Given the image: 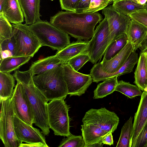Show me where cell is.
Segmentation results:
<instances>
[{"instance_id":"cell-1","label":"cell","mask_w":147,"mask_h":147,"mask_svg":"<svg viewBox=\"0 0 147 147\" xmlns=\"http://www.w3.org/2000/svg\"><path fill=\"white\" fill-rule=\"evenodd\" d=\"M102 20L97 12L61 11L51 17L50 23L76 38L88 41L93 36L96 25Z\"/></svg>"},{"instance_id":"cell-2","label":"cell","mask_w":147,"mask_h":147,"mask_svg":"<svg viewBox=\"0 0 147 147\" xmlns=\"http://www.w3.org/2000/svg\"><path fill=\"white\" fill-rule=\"evenodd\" d=\"M82 135L86 147L99 143L103 138L117 129L119 119L114 112L105 108L91 109L86 112L82 119Z\"/></svg>"},{"instance_id":"cell-3","label":"cell","mask_w":147,"mask_h":147,"mask_svg":"<svg viewBox=\"0 0 147 147\" xmlns=\"http://www.w3.org/2000/svg\"><path fill=\"white\" fill-rule=\"evenodd\" d=\"M63 63L33 76L36 86L49 101L59 98L65 99L68 95L63 77Z\"/></svg>"},{"instance_id":"cell-4","label":"cell","mask_w":147,"mask_h":147,"mask_svg":"<svg viewBox=\"0 0 147 147\" xmlns=\"http://www.w3.org/2000/svg\"><path fill=\"white\" fill-rule=\"evenodd\" d=\"M21 25L34 34L42 47L48 46L59 51L70 43L68 34L47 21L40 19L32 25Z\"/></svg>"},{"instance_id":"cell-5","label":"cell","mask_w":147,"mask_h":147,"mask_svg":"<svg viewBox=\"0 0 147 147\" xmlns=\"http://www.w3.org/2000/svg\"><path fill=\"white\" fill-rule=\"evenodd\" d=\"M64 100L55 99L48 103V122L55 135L67 137L71 134L70 131L71 119L68 115L70 107Z\"/></svg>"},{"instance_id":"cell-6","label":"cell","mask_w":147,"mask_h":147,"mask_svg":"<svg viewBox=\"0 0 147 147\" xmlns=\"http://www.w3.org/2000/svg\"><path fill=\"white\" fill-rule=\"evenodd\" d=\"M0 138L5 147H20L21 143L15 134V113L11 98L0 100Z\"/></svg>"},{"instance_id":"cell-7","label":"cell","mask_w":147,"mask_h":147,"mask_svg":"<svg viewBox=\"0 0 147 147\" xmlns=\"http://www.w3.org/2000/svg\"><path fill=\"white\" fill-rule=\"evenodd\" d=\"M32 104L35 125L39 127L46 136L50 129L48 122L47 104L49 100L36 86L33 82L29 85H23Z\"/></svg>"},{"instance_id":"cell-8","label":"cell","mask_w":147,"mask_h":147,"mask_svg":"<svg viewBox=\"0 0 147 147\" xmlns=\"http://www.w3.org/2000/svg\"><path fill=\"white\" fill-rule=\"evenodd\" d=\"M16 41V53L14 56L33 57L42 47L40 42L30 31L21 24H12Z\"/></svg>"},{"instance_id":"cell-9","label":"cell","mask_w":147,"mask_h":147,"mask_svg":"<svg viewBox=\"0 0 147 147\" xmlns=\"http://www.w3.org/2000/svg\"><path fill=\"white\" fill-rule=\"evenodd\" d=\"M109 36L108 24L105 17L97 26L84 53L89 56V61L93 64L100 60L107 46Z\"/></svg>"},{"instance_id":"cell-10","label":"cell","mask_w":147,"mask_h":147,"mask_svg":"<svg viewBox=\"0 0 147 147\" xmlns=\"http://www.w3.org/2000/svg\"><path fill=\"white\" fill-rule=\"evenodd\" d=\"M15 115L27 124L32 126L34 117L32 107L23 85L18 82L11 98Z\"/></svg>"},{"instance_id":"cell-11","label":"cell","mask_w":147,"mask_h":147,"mask_svg":"<svg viewBox=\"0 0 147 147\" xmlns=\"http://www.w3.org/2000/svg\"><path fill=\"white\" fill-rule=\"evenodd\" d=\"M102 13L106 18L108 24V46L122 35L127 34L131 18L129 16L125 15L115 9L112 5L104 8L102 10Z\"/></svg>"},{"instance_id":"cell-12","label":"cell","mask_w":147,"mask_h":147,"mask_svg":"<svg viewBox=\"0 0 147 147\" xmlns=\"http://www.w3.org/2000/svg\"><path fill=\"white\" fill-rule=\"evenodd\" d=\"M63 77L68 90V94L80 96L85 93L91 84V75L80 73L74 70L67 63H63Z\"/></svg>"},{"instance_id":"cell-13","label":"cell","mask_w":147,"mask_h":147,"mask_svg":"<svg viewBox=\"0 0 147 147\" xmlns=\"http://www.w3.org/2000/svg\"><path fill=\"white\" fill-rule=\"evenodd\" d=\"M15 134L21 143L38 144L44 147L49 146L46 143L45 135L39 129L34 128L22 121L15 115L14 119Z\"/></svg>"},{"instance_id":"cell-14","label":"cell","mask_w":147,"mask_h":147,"mask_svg":"<svg viewBox=\"0 0 147 147\" xmlns=\"http://www.w3.org/2000/svg\"><path fill=\"white\" fill-rule=\"evenodd\" d=\"M138 60L137 53L136 51H132L119 69L112 74H108L103 72L99 63H97L94 65L90 71V74L92 77V81L98 83L111 78L130 73L133 71L134 66L138 63Z\"/></svg>"},{"instance_id":"cell-15","label":"cell","mask_w":147,"mask_h":147,"mask_svg":"<svg viewBox=\"0 0 147 147\" xmlns=\"http://www.w3.org/2000/svg\"><path fill=\"white\" fill-rule=\"evenodd\" d=\"M147 123V92L143 91L135 113L129 147H134L136 140Z\"/></svg>"},{"instance_id":"cell-16","label":"cell","mask_w":147,"mask_h":147,"mask_svg":"<svg viewBox=\"0 0 147 147\" xmlns=\"http://www.w3.org/2000/svg\"><path fill=\"white\" fill-rule=\"evenodd\" d=\"M134 51L132 44L129 41L125 47L115 56L108 61L102 60L99 63L101 69L108 74H114L123 65Z\"/></svg>"},{"instance_id":"cell-17","label":"cell","mask_w":147,"mask_h":147,"mask_svg":"<svg viewBox=\"0 0 147 147\" xmlns=\"http://www.w3.org/2000/svg\"><path fill=\"white\" fill-rule=\"evenodd\" d=\"M70 43L61 50L57 51L56 56L63 63L67 62L74 57L83 53L86 51L89 41H83L80 39Z\"/></svg>"},{"instance_id":"cell-18","label":"cell","mask_w":147,"mask_h":147,"mask_svg":"<svg viewBox=\"0 0 147 147\" xmlns=\"http://www.w3.org/2000/svg\"><path fill=\"white\" fill-rule=\"evenodd\" d=\"M25 19L26 25L33 24L40 20V0H18Z\"/></svg>"},{"instance_id":"cell-19","label":"cell","mask_w":147,"mask_h":147,"mask_svg":"<svg viewBox=\"0 0 147 147\" xmlns=\"http://www.w3.org/2000/svg\"><path fill=\"white\" fill-rule=\"evenodd\" d=\"M147 33V27L131 19L127 35L129 41L132 44L134 51L139 48Z\"/></svg>"},{"instance_id":"cell-20","label":"cell","mask_w":147,"mask_h":147,"mask_svg":"<svg viewBox=\"0 0 147 147\" xmlns=\"http://www.w3.org/2000/svg\"><path fill=\"white\" fill-rule=\"evenodd\" d=\"M134 74V83L141 90L147 92V67L143 52H140Z\"/></svg>"},{"instance_id":"cell-21","label":"cell","mask_w":147,"mask_h":147,"mask_svg":"<svg viewBox=\"0 0 147 147\" xmlns=\"http://www.w3.org/2000/svg\"><path fill=\"white\" fill-rule=\"evenodd\" d=\"M2 13L13 24H20L24 22V16L18 0H8Z\"/></svg>"},{"instance_id":"cell-22","label":"cell","mask_w":147,"mask_h":147,"mask_svg":"<svg viewBox=\"0 0 147 147\" xmlns=\"http://www.w3.org/2000/svg\"><path fill=\"white\" fill-rule=\"evenodd\" d=\"M63 63L55 55L48 57L33 62L29 70L34 75H37Z\"/></svg>"},{"instance_id":"cell-23","label":"cell","mask_w":147,"mask_h":147,"mask_svg":"<svg viewBox=\"0 0 147 147\" xmlns=\"http://www.w3.org/2000/svg\"><path fill=\"white\" fill-rule=\"evenodd\" d=\"M31 58L26 56H11L0 61V72L10 73L28 62Z\"/></svg>"},{"instance_id":"cell-24","label":"cell","mask_w":147,"mask_h":147,"mask_svg":"<svg viewBox=\"0 0 147 147\" xmlns=\"http://www.w3.org/2000/svg\"><path fill=\"white\" fill-rule=\"evenodd\" d=\"M10 73L0 72V99L11 98L15 85V79Z\"/></svg>"},{"instance_id":"cell-25","label":"cell","mask_w":147,"mask_h":147,"mask_svg":"<svg viewBox=\"0 0 147 147\" xmlns=\"http://www.w3.org/2000/svg\"><path fill=\"white\" fill-rule=\"evenodd\" d=\"M129 41L127 35L124 34L115 40L107 47L103 60L108 61L115 56Z\"/></svg>"},{"instance_id":"cell-26","label":"cell","mask_w":147,"mask_h":147,"mask_svg":"<svg viewBox=\"0 0 147 147\" xmlns=\"http://www.w3.org/2000/svg\"><path fill=\"white\" fill-rule=\"evenodd\" d=\"M117 77L110 78L98 84L94 91L93 98H102L115 91L118 83Z\"/></svg>"},{"instance_id":"cell-27","label":"cell","mask_w":147,"mask_h":147,"mask_svg":"<svg viewBox=\"0 0 147 147\" xmlns=\"http://www.w3.org/2000/svg\"><path fill=\"white\" fill-rule=\"evenodd\" d=\"M112 6L122 13L126 15L144 10V5L129 0H116Z\"/></svg>"},{"instance_id":"cell-28","label":"cell","mask_w":147,"mask_h":147,"mask_svg":"<svg viewBox=\"0 0 147 147\" xmlns=\"http://www.w3.org/2000/svg\"><path fill=\"white\" fill-rule=\"evenodd\" d=\"M133 117L131 116L122 127L116 147H129L132 128Z\"/></svg>"},{"instance_id":"cell-29","label":"cell","mask_w":147,"mask_h":147,"mask_svg":"<svg viewBox=\"0 0 147 147\" xmlns=\"http://www.w3.org/2000/svg\"><path fill=\"white\" fill-rule=\"evenodd\" d=\"M115 91L119 92L130 98L141 96V90L136 85L123 80L118 81Z\"/></svg>"},{"instance_id":"cell-30","label":"cell","mask_w":147,"mask_h":147,"mask_svg":"<svg viewBox=\"0 0 147 147\" xmlns=\"http://www.w3.org/2000/svg\"><path fill=\"white\" fill-rule=\"evenodd\" d=\"M13 33L12 25L3 13H0V43L12 37Z\"/></svg>"},{"instance_id":"cell-31","label":"cell","mask_w":147,"mask_h":147,"mask_svg":"<svg viewBox=\"0 0 147 147\" xmlns=\"http://www.w3.org/2000/svg\"><path fill=\"white\" fill-rule=\"evenodd\" d=\"M62 139L59 147H86L83 137L71 134Z\"/></svg>"},{"instance_id":"cell-32","label":"cell","mask_w":147,"mask_h":147,"mask_svg":"<svg viewBox=\"0 0 147 147\" xmlns=\"http://www.w3.org/2000/svg\"><path fill=\"white\" fill-rule=\"evenodd\" d=\"M90 59L89 56L84 53L72 58L67 63L74 70L78 71Z\"/></svg>"},{"instance_id":"cell-33","label":"cell","mask_w":147,"mask_h":147,"mask_svg":"<svg viewBox=\"0 0 147 147\" xmlns=\"http://www.w3.org/2000/svg\"><path fill=\"white\" fill-rule=\"evenodd\" d=\"M110 2L109 0H91L89 8L83 12H97L106 7Z\"/></svg>"},{"instance_id":"cell-34","label":"cell","mask_w":147,"mask_h":147,"mask_svg":"<svg viewBox=\"0 0 147 147\" xmlns=\"http://www.w3.org/2000/svg\"><path fill=\"white\" fill-rule=\"evenodd\" d=\"M0 50H7L11 52L13 56H15L16 53V41L12 34L11 38L5 39L0 42Z\"/></svg>"},{"instance_id":"cell-35","label":"cell","mask_w":147,"mask_h":147,"mask_svg":"<svg viewBox=\"0 0 147 147\" xmlns=\"http://www.w3.org/2000/svg\"><path fill=\"white\" fill-rule=\"evenodd\" d=\"M128 16L131 19L134 20L147 27V12L142 10Z\"/></svg>"},{"instance_id":"cell-36","label":"cell","mask_w":147,"mask_h":147,"mask_svg":"<svg viewBox=\"0 0 147 147\" xmlns=\"http://www.w3.org/2000/svg\"><path fill=\"white\" fill-rule=\"evenodd\" d=\"M61 7L62 10L74 11L80 0H59Z\"/></svg>"},{"instance_id":"cell-37","label":"cell","mask_w":147,"mask_h":147,"mask_svg":"<svg viewBox=\"0 0 147 147\" xmlns=\"http://www.w3.org/2000/svg\"><path fill=\"white\" fill-rule=\"evenodd\" d=\"M147 144V123L139 134L134 147H144Z\"/></svg>"},{"instance_id":"cell-38","label":"cell","mask_w":147,"mask_h":147,"mask_svg":"<svg viewBox=\"0 0 147 147\" xmlns=\"http://www.w3.org/2000/svg\"><path fill=\"white\" fill-rule=\"evenodd\" d=\"M91 0H80L75 8V12L82 13L89 7Z\"/></svg>"},{"instance_id":"cell-39","label":"cell","mask_w":147,"mask_h":147,"mask_svg":"<svg viewBox=\"0 0 147 147\" xmlns=\"http://www.w3.org/2000/svg\"><path fill=\"white\" fill-rule=\"evenodd\" d=\"M112 132H110L105 136L100 143L110 146L113 144V136Z\"/></svg>"},{"instance_id":"cell-40","label":"cell","mask_w":147,"mask_h":147,"mask_svg":"<svg viewBox=\"0 0 147 147\" xmlns=\"http://www.w3.org/2000/svg\"><path fill=\"white\" fill-rule=\"evenodd\" d=\"M139 48L140 50V52L147 49V33Z\"/></svg>"},{"instance_id":"cell-41","label":"cell","mask_w":147,"mask_h":147,"mask_svg":"<svg viewBox=\"0 0 147 147\" xmlns=\"http://www.w3.org/2000/svg\"><path fill=\"white\" fill-rule=\"evenodd\" d=\"M13 56L11 53L7 50L2 51L0 50V61L6 57Z\"/></svg>"},{"instance_id":"cell-42","label":"cell","mask_w":147,"mask_h":147,"mask_svg":"<svg viewBox=\"0 0 147 147\" xmlns=\"http://www.w3.org/2000/svg\"><path fill=\"white\" fill-rule=\"evenodd\" d=\"M8 0H0V13H2L7 4Z\"/></svg>"},{"instance_id":"cell-43","label":"cell","mask_w":147,"mask_h":147,"mask_svg":"<svg viewBox=\"0 0 147 147\" xmlns=\"http://www.w3.org/2000/svg\"><path fill=\"white\" fill-rule=\"evenodd\" d=\"M20 147H44V146L38 144H22L21 145Z\"/></svg>"},{"instance_id":"cell-44","label":"cell","mask_w":147,"mask_h":147,"mask_svg":"<svg viewBox=\"0 0 147 147\" xmlns=\"http://www.w3.org/2000/svg\"><path fill=\"white\" fill-rule=\"evenodd\" d=\"M132 1H134L139 4L142 5H144L145 4L147 0H129Z\"/></svg>"},{"instance_id":"cell-45","label":"cell","mask_w":147,"mask_h":147,"mask_svg":"<svg viewBox=\"0 0 147 147\" xmlns=\"http://www.w3.org/2000/svg\"><path fill=\"white\" fill-rule=\"evenodd\" d=\"M144 10L146 12H147V2L146 3L144 4Z\"/></svg>"},{"instance_id":"cell-46","label":"cell","mask_w":147,"mask_h":147,"mask_svg":"<svg viewBox=\"0 0 147 147\" xmlns=\"http://www.w3.org/2000/svg\"><path fill=\"white\" fill-rule=\"evenodd\" d=\"M143 53H144V52H143ZM144 53V54L145 56V58H146V66H147V53Z\"/></svg>"},{"instance_id":"cell-47","label":"cell","mask_w":147,"mask_h":147,"mask_svg":"<svg viewBox=\"0 0 147 147\" xmlns=\"http://www.w3.org/2000/svg\"><path fill=\"white\" fill-rule=\"evenodd\" d=\"M142 52H144L147 53V49H145Z\"/></svg>"},{"instance_id":"cell-48","label":"cell","mask_w":147,"mask_h":147,"mask_svg":"<svg viewBox=\"0 0 147 147\" xmlns=\"http://www.w3.org/2000/svg\"><path fill=\"white\" fill-rule=\"evenodd\" d=\"M109 0L111 2V1H115V0Z\"/></svg>"},{"instance_id":"cell-49","label":"cell","mask_w":147,"mask_h":147,"mask_svg":"<svg viewBox=\"0 0 147 147\" xmlns=\"http://www.w3.org/2000/svg\"><path fill=\"white\" fill-rule=\"evenodd\" d=\"M144 147H147V144H146V145Z\"/></svg>"},{"instance_id":"cell-50","label":"cell","mask_w":147,"mask_h":147,"mask_svg":"<svg viewBox=\"0 0 147 147\" xmlns=\"http://www.w3.org/2000/svg\"><path fill=\"white\" fill-rule=\"evenodd\" d=\"M147 92V91L146 92Z\"/></svg>"},{"instance_id":"cell-51","label":"cell","mask_w":147,"mask_h":147,"mask_svg":"<svg viewBox=\"0 0 147 147\" xmlns=\"http://www.w3.org/2000/svg\"><path fill=\"white\" fill-rule=\"evenodd\" d=\"M146 2H147V1Z\"/></svg>"}]
</instances>
